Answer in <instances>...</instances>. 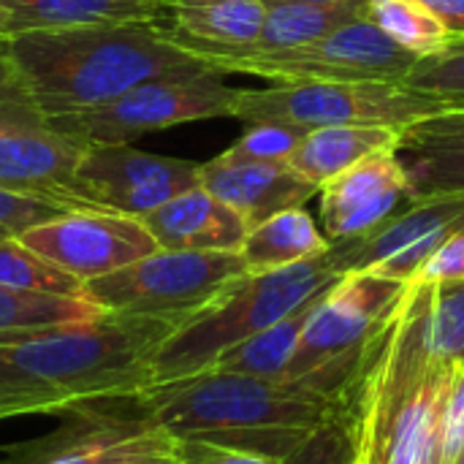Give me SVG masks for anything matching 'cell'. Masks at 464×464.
Here are the masks:
<instances>
[{
	"instance_id": "cell-1",
	"label": "cell",
	"mask_w": 464,
	"mask_h": 464,
	"mask_svg": "<svg viewBox=\"0 0 464 464\" xmlns=\"http://www.w3.org/2000/svg\"><path fill=\"white\" fill-rule=\"evenodd\" d=\"M432 283H405L372 334L343 402L353 464H446L457 359L430 340Z\"/></svg>"
},
{
	"instance_id": "cell-2",
	"label": "cell",
	"mask_w": 464,
	"mask_h": 464,
	"mask_svg": "<svg viewBox=\"0 0 464 464\" xmlns=\"http://www.w3.org/2000/svg\"><path fill=\"white\" fill-rule=\"evenodd\" d=\"M0 73L38 114L60 117L98 109L152 79L215 71L158 22H103L8 33Z\"/></svg>"
},
{
	"instance_id": "cell-3",
	"label": "cell",
	"mask_w": 464,
	"mask_h": 464,
	"mask_svg": "<svg viewBox=\"0 0 464 464\" xmlns=\"http://www.w3.org/2000/svg\"><path fill=\"white\" fill-rule=\"evenodd\" d=\"M179 324L103 313L84 324L0 340V421L65 416L136 397L152 386V359Z\"/></svg>"
},
{
	"instance_id": "cell-4",
	"label": "cell",
	"mask_w": 464,
	"mask_h": 464,
	"mask_svg": "<svg viewBox=\"0 0 464 464\" xmlns=\"http://www.w3.org/2000/svg\"><path fill=\"white\" fill-rule=\"evenodd\" d=\"M141 416L174 440H201L283 462L315 430L343 419V400L302 378H250L207 370L133 397Z\"/></svg>"
},
{
	"instance_id": "cell-5",
	"label": "cell",
	"mask_w": 464,
	"mask_h": 464,
	"mask_svg": "<svg viewBox=\"0 0 464 464\" xmlns=\"http://www.w3.org/2000/svg\"><path fill=\"white\" fill-rule=\"evenodd\" d=\"M326 253L285 269L237 277L209 307L169 334L152 359V386L212 370L228 348L318 299L343 277Z\"/></svg>"
},
{
	"instance_id": "cell-6",
	"label": "cell",
	"mask_w": 464,
	"mask_h": 464,
	"mask_svg": "<svg viewBox=\"0 0 464 464\" xmlns=\"http://www.w3.org/2000/svg\"><path fill=\"white\" fill-rule=\"evenodd\" d=\"M443 111H454L451 98L394 82H285L237 90L231 117L245 125L283 122L302 130L329 125H389L405 130Z\"/></svg>"
},
{
	"instance_id": "cell-7",
	"label": "cell",
	"mask_w": 464,
	"mask_h": 464,
	"mask_svg": "<svg viewBox=\"0 0 464 464\" xmlns=\"http://www.w3.org/2000/svg\"><path fill=\"white\" fill-rule=\"evenodd\" d=\"M247 272L239 253L155 250L84 283L82 296L103 313L185 324Z\"/></svg>"
},
{
	"instance_id": "cell-8",
	"label": "cell",
	"mask_w": 464,
	"mask_h": 464,
	"mask_svg": "<svg viewBox=\"0 0 464 464\" xmlns=\"http://www.w3.org/2000/svg\"><path fill=\"white\" fill-rule=\"evenodd\" d=\"M209 71L250 73L272 84L285 82H394L402 84L416 54L394 44L367 16L356 19L321 41L280 52H190Z\"/></svg>"
},
{
	"instance_id": "cell-9",
	"label": "cell",
	"mask_w": 464,
	"mask_h": 464,
	"mask_svg": "<svg viewBox=\"0 0 464 464\" xmlns=\"http://www.w3.org/2000/svg\"><path fill=\"white\" fill-rule=\"evenodd\" d=\"M234 98L237 87H228L220 73L169 76L144 82L98 109L49 117V122L87 147L130 144L174 125L231 117Z\"/></svg>"
},
{
	"instance_id": "cell-10",
	"label": "cell",
	"mask_w": 464,
	"mask_h": 464,
	"mask_svg": "<svg viewBox=\"0 0 464 464\" xmlns=\"http://www.w3.org/2000/svg\"><path fill=\"white\" fill-rule=\"evenodd\" d=\"M84 150V141L57 130L0 73V188L68 209H92L76 193V166Z\"/></svg>"
},
{
	"instance_id": "cell-11",
	"label": "cell",
	"mask_w": 464,
	"mask_h": 464,
	"mask_svg": "<svg viewBox=\"0 0 464 464\" xmlns=\"http://www.w3.org/2000/svg\"><path fill=\"white\" fill-rule=\"evenodd\" d=\"M462 231L464 190L427 193L416 196L375 231L359 239L334 242L326 256L340 275L375 272L411 283L435 250Z\"/></svg>"
},
{
	"instance_id": "cell-12",
	"label": "cell",
	"mask_w": 464,
	"mask_h": 464,
	"mask_svg": "<svg viewBox=\"0 0 464 464\" xmlns=\"http://www.w3.org/2000/svg\"><path fill=\"white\" fill-rule=\"evenodd\" d=\"M402 288L405 283L375 272H345L313 302L285 378H304L334 362L359 359Z\"/></svg>"
},
{
	"instance_id": "cell-13",
	"label": "cell",
	"mask_w": 464,
	"mask_h": 464,
	"mask_svg": "<svg viewBox=\"0 0 464 464\" xmlns=\"http://www.w3.org/2000/svg\"><path fill=\"white\" fill-rule=\"evenodd\" d=\"M201 185V163L155 155L130 144L87 147L76 166V193L101 212L141 218Z\"/></svg>"
},
{
	"instance_id": "cell-14",
	"label": "cell",
	"mask_w": 464,
	"mask_h": 464,
	"mask_svg": "<svg viewBox=\"0 0 464 464\" xmlns=\"http://www.w3.org/2000/svg\"><path fill=\"white\" fill-rule=\"evenodd\" d=\"M65 416L71 421L54 432L5 449V464H120L174 443L141 416L133 397L84 405Z\"/></svg>"
},
{
	"instance_id": "cell-15",
	"label": "cell",
	"mask_w": 464,
	"mask_h": 464,
	"mask_svg": "<svg viewBox=\"0 0 464 464\" xmlns=\"http://www.w3.org/2000/svg\"><path fill=\"white\" fill-rule=\"evenodd\" d=\"M16 239L82 285L160 250L139 218L101 209L65 212Z\"/></svg>"
},
{
	"instance_id": "cell-16",
	"label": "cell",
	"mask_w": 464,
	"mask_h": 464,
	"mask_svg": "<svg viewBox=\"0 0 464 464\" xmlns=\"http://www.w3.org/2000/svg\"><path fill=\"white\" fill-rule=\"evenodd\" d=\"M413 198L408 160L400 158V150L375 152L318 188L321 231L332 245L359 239Z\"/></svg>"
},
{
	"instance_id": "cell-17",
	"label": "cell",
	"mask_w": 464,
	"mask_h": 464,
	"mask_svg": "<svg viewBox=\"0 0 464 464\" xmlns=\"http://www.w3.org/2000/svg\"><path fill=\"white\" fill-rule=\"evenodd\" d=\"M201 188L237 209L250 228L283 209L304 207L318 196V188L302 179L288 163L223 158L201 163Z\"/></svg>"
},
{
	"instance_id": "cell-18",
	"label": "cell",
	"mask_w": 464,
	"mask_h": 464,
	"mask_svg": "<svg viewBox=\"0 0 464 464\" xmlns=\"http://www.w3.org/2000/svg\"><path fill=\"white\" fill-rule=\"evenodd\" d=\"M163 250L239 253L250 226L209 190L190 188L139 218Z\"/></svg>"
},
{
	"instance_id": "cell-19",
	"label": "cell",
	"mask_w": 464,
	"mask_h": 464,
	"mask_svg": "<svg viewBox=\"0 0 464 464\" xmlns=\"http://www.w3.org/2000/svg\"><path fill=\"white\" fill-rule=\"evenodd\" d=\"M163 30L185 52L250 49L266 19V0H166Z\"/></svg>"
},
{
	"instance_id": "cell-20",
	"label": "cell",
	"mask_w": 464,
	"mask_h": 464,
	"mask_svg": "<svg viewBox=\"0 0 464 464\" xmlns=\"http://www.w3.org/2000/svg\"><path fill=\"white\" fill-rule=\"evenodd\" d=\"M402 130L389 125H329L302 136L288 158V166L313 188L326 185L353 163L383 152L400 150Z\"/></svg>"
},
{
	"instance_id": "cell-21",
	"label": "cell",
	"mask_w": 464,
	"mask_h": 464,
	"mask_svg": "<svg viewBox=\"0 0 464 464\" xmlns=\"http://www.w3.org/2000/svg\"><path fill=\"white\" fill-rule=\"evenodd\" d=\"M364 16H367V0H334V3L266 0V19L261 35L250 49L242 52H280V49L304 46Z\"/></svg>"
},
{
	"instance_id": "cell-22",
	"label": "cell",
	"mask_w": 464,
	"mask_h": 464,
	"mask_svg": "<svg viewBox=\"0 0 464 464\" xmlns=\"http://www.w3.org/2000/svg\"><path fill=\"white\" fill-rule=\"evenodd\" d=\"M332 242L304 207L283 209L253 226L239 247L247 272H275L324 256Z\"/></svg>"
},
{
	"instance_id": "cell-23",
	"label": "cell",
	"mask_w": 464,
	"mask_h": 464,
	"mask_svg": "<svg viewBox=\"0 0 464 464\" xmlns=\"http://www.w3.org/2000/svg\"><path fill=\"white\" fill-rule=\"evenodd\" d=\"M8 33L103 22H160L166 0H0Z\"/></svg>"
},
{
	"instance_id": "cell-24",
	"label": "cell",
	"mask_w": 464,
	"mask_h": 464,
	"mask_svg": "<svg viewBox=\"0 0 464 464\" xmlns=\"http://www.w3.org/2000/svg\"><path fill=\"white\" fill-rule=\"evenodd\" d=\"M313 302L304 304L302 310H296L294 315L277 321L275 326L228 348L212 364V370L250 375V378H266V381H283L294 362V353L299 348V337H302V329H304Z\"/></svg>"
},
{
	"instance_id": "cell-25",
	"label": "cell",
	"mask_w": 464,
	"mask_h": 464,
	"mask_svg": "<svg viewBox=\"0 0 464 464\" xmlns=\"http://www.w3.org/2000/svg\"><path fill=\"white\" fill-rule=\"evenodd\" d=\"M98 315H103V310L87 299L0 288V340H14L68 324H84Z\"/></svg>"
},
{
	"instance_id": "cell-26",
	"label": "cell",
	"mask_w": 464,
	"mask_h": 464,
	"mask_svg": "<svg viewBox=\"0 0 464 464\" xmlns=\"http://www.w3.org/2000/svg\"><path fill=\"white\" fill-rule=\"evenodd\" d=\"M367 19L416 57L446 49L454 35L419 0H367Z\"/></svg>"
},
{
	"instance_id": "cell-27",
	"label": "cell",
	"mask_w": 464,
	"mask_h": 464,
	"mask_svg": "<svg viewBox=\"0 0 464 464\" xmlns=\"http://www.w3.org/2000/svg\"><path fill=\"white\" fill-rule=\"evenodd\" d=\"M0 288L19 294H46V296H76L84 299V285L68 272L57 269L16 237L0 239Z\"/></svg>"
},
{
	"instance_id": "cell-28",
	"label": "cell",
	"mask_w": 464,
	"mask_h": 464,
	"mask_svg": "<svg viewBox=\"0 0 464 464\" xmlns=\"http://www.w3.org/2000/svg\"><path fill=\"white\" fill-rule=\"evenodd\" d=\"M402 84L427 95L451 98L454 111L464 109V38H454L446 49L419 57Z\"/></svg>"
},
{
	"instance_id": "cell-29",
	"label": "cell",
	"mask_w": 464,
	"mask_h": 464,
	"mask_svg": "<svg viewBox=\"0 0 464 464\" xmlns=\"http://www.w3.org/2000/svg\"><path fill=\"white\" fill-rule=\"evenodd\" d=\"M307 130L283 125V122H253L245 125V133L223 150V160H261V163H288L291 152Z\"/></svg>"
},
{
	"instance_id": "cell-30",
	"label": "cell",
	"mask_w": 464,
	"mask_h": 464,
	"mask_svg": "<svg viewBox=\"0 0 464 464\" xmlns=\"http://www.w3.org/2000/svg\"><path fill=\"white\" fill-rule=\"evenodd\" d=\"M430 340L440 356L464 362V280L432 283Z\"/></svg>"
},
{
	"instance_id": "cell-31",
	"label": "cell",
	"mask_w": 464,
	"mask_h": 464,
	"mask_svg": "<svg viewBox=\"0 0 464 464\" xmlns=\"http://www.w3.org/2000/svg\"><path fill=\"white\" fill-rule=\"evenodd\" d=\"M464 150V109L443 111L413 122L402 130L400 152L430 155V152H457Z\"/></svg>"
},
{
	"instance_id": "cell-32",
	"label": "cell",
	"mask_w": 464,
	"mask_h": 464,
	"mask_svg": "<svg viewBox=\"0 0 464 464\" xmlns=\"http://www.w3.org/2000/svg\"><path fill=\"white\" fill-rule=\"evenodd\" d=\"M408 174L416 196L464 190V150L413 155L408 160Z\"/></svg>"
},
{
	"instance_id": "cell-33",
	"label": "cell",
	"mask_w": 464,
	"mask_h": 464,
	"mask_svg": "<svg viewBox=\"0 0 464 464\" xmlns=\"http://www.w3.org/2000/svg\"><path fill=\"white\" fill-rule=\"evenodd\" d=\"M65 212H73V209L60 207L46 198H35V196H24V193L0 188V228L8 231L11 237H19L27 228L54 220Z\"/></svg>"
},
{
	"instance_id": "cell-34",
	"label": "cell",
	"mask_w": 464,
	"mask_h": 464,
	"mask_svg": "<svg viewBox=\"0 0 464 464\" xmlns=\"http://www.w3.org/2000/svg\"><path fill=\"white\" fill-rule=\"evenodd\" d=\"M280 464H353V449L345 421H332L315 430L291 457Z\"/></svg>"
},
{
	"instance_id": "cell-35",
	"label": "cell",
	"mask_w": 464,
	"mask_h": 464,
	"mask_svg": "<svg viewBox=\"0 0 464 464\" xmlns=\"http://www.w3.org/2000/svg\"><path fill=\"white\" fill-rule=\"evenodd\" d=\"M413 280H424V283H459L464 280V231L451 237L446 245H440Z\"/></svg>"
},
{
	"instance_id": "cell-36",
	"label": "cell",
	"mask_w": 464,
	"mask_h": 464,
	"mask_svg": "<svg viewBox=\"0 0 464 464\" xmlns=\"http://www.w3.org/2000/svg\"><path fill=\"white\" fill-rule=\"evenodd\" d=\"M182 464H280L277 459L239 451V449H226V446H212L201 440H177Z\"/></svg>"
},
{
	"instance_id": "cell-37",
	"label": "cell",
	"mask_w": 464,
	"mask_h": 464,
	"mask_svg": "<svg viewBox=\"0 0 464 464\" xmlns=\"http://www.w3.org/2000/svg\"><path fill=\"white\" fill-rule=\"evenodd\" d=\"M464 451V362L454 383L449 419H446V464H451Z\"/></svg>"
},
{
	"instance_id": "cell-38",
	"label": "cell",
	"mask_w": 464,
	"mask_h": 464,
	"mask_svg": "<svg viewBox=\"0 0 464 464\" xmlns=\"http://www.w3.org/2000/svg\"><path fill=\"white\" fill-rule=\"evenodd\" d=\"M424 3L454 38H464V0H419Z\"/></svg>"
},
{
	"instance_id": "cell-39",
	"label": "cell",
	"mask_w": 464,
	"mask_h": 464,
	"mask_svg": "<svg viewBox=\"0 0 464 464\" xmlns=\"http://www.w3.org/2000/svg\"><path fill=\"white\" fill-rule=\"evenodd\" d=\"M120 464H182V457H179V446L177 440L171 446H163V449H155V451H144V454H136L130 459Z\"/></svg>"
},
{
	"instance_id": "cell-40",
	"label": "cell",
	"mask_w": 464,
	"mask_h": 464,
	"mask_svg": "<svg viewBox=\"0 0 464 464\" xmlns=\"http://www.w3.org/2000/svg\"><path fill=\"white\" fill-rule=\"evenodd\" d=\"M5 35H8V11H5V8L0 5V52H3Z\"/></svg>"
},
{
	"instance_id": "cell-41",
	"label": "cell",
	"mask_w": 464,
	"mask_h": 464,
	"mask_svg": "<svg viewBox=\"0 0 464 464\" xmlns=\"http://www.w3.org/2000/svg\"><path fill=\"white\" fill-rule=\"evenodd\" d=\"M451 464H464V451H462V454H459V457H457V459H454V462H451Z\"/></svg>"
},
{
	"instance_id": "cell-42",
	"label": "cell",
	"mask_w": 464,
	"mask_h": 464,
	"mask_svg": "<svg viewBox=\"0 0 464 464\" xmlns=\"http://www.w3.org/2000/svg\"><path fill=\"white\" fill-rule=\"evenodd\" d=\"M307 3H334V0H307Z\"/></svg>"
},
{
	"instance_id": "cell-43",
	"label": "cell",
	"mask_w": 464,
	"mask_h": 464,
	"mask_svg": "<svg viewBox=\"0 0 464 464\" xmlns=\"http://www.w3.org/2000/svg\"><path fill=\"white\" fill-rule=\"evenodd\" d=\"M5 237H11V234H8V231H3V228H0V239H5Z\"/></svg>"
}]
</instances>
